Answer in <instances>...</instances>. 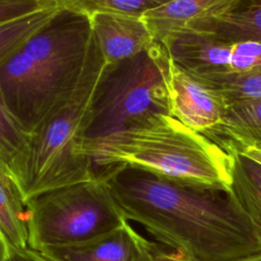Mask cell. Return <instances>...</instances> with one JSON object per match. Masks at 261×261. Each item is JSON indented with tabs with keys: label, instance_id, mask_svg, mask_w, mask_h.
<instances>
[{
	"label": "cell",
	"instance_id": "6",
	"mask_svg": "<svg viewBox=\"0 0 261 261\" xmlns=\"http://www.w3.org/2000/svg\"><path fill=\"white\" fill-rule=\"evenodd\" d=\"M25 204L29 248L38 252L84 243L128 222L98 174L39 194Z\"/></svg>",
	"mask_w": 261,
	"mask_h": 261
},
{
	"label": "cell",
	"instance_id": "19",
	"mask_svg": "<svg viewBox=\"0 0 261 261\" xmlns=\"http://www.w3.org/2000/svg\"><path fill=\"white\" fill-rule=\"evenodd\" d=\"M55 0H0V25L52 5Z\"/></svg>",
	"mask_w": 261,
	"mask_h": 261
},
{
	"label": "cell",
	"instance_id": "22",
	"mask_svg": "<svg viewBox=\"0 0 261 261\" xmlns=\"http://www.w3.org/2000/svg\"><path fill=\"white\" fill-rule=\"evenodd\" d=\"M237 153H240V154H243L245 156H247L248 158L256 161L257 163L261 164V149L257 148V147H254V146H250V147H247Z\"/></svg>",
	"mask_w": 261,
	"mask_h": 261
},
{
	"label": "cell",
	"instance_id": "4",
	"mask_svg": "<svg viewBox=\"0 0 261 261\" xmlns=\"http://www.w3.org/2000/svg\"><path fill=\"white\" fill-rule=\"evenodd\" d=\"M104 64L93 37L77 86L31 134L28 148L11 172L24 202L44 192L95 177L92 161L79 149L84 118Z\"/></svg>",
	"mask_w": 261,
	"mask_h": 261
},
{
	"label": "cell",
	"instance_id": "23",
	"mask_svg": "<svg viewBox=\"0 0 261 261\" xmlns=\"http://www.w3.org/2000/svg\"><path fill=\"white\" fill-rule=\"evenodd\" d=\"M234 261H261V251L257 252L255 254H252V255L240 258V259L234 260Z\"/></svg>",
	"mask_w": 261,
	"mask_h": 261
},
{
	"label": "cell",
	"instance_id": "18",
	"mask_svg": "<svg viewBox=\"0 0 261 261\" xmlns=\"http://www.w3.org/2000/svg\"><path fill=\"white\" fill-rule=\"evenodd\" d=\"M62 7L87 15L94 13L125 14L142 17L143 14L157 6L162 0H57Z\"/></svg>",
	"mask_w": 261,
	"mask_h": 261
},
{
	"label": "cell",
	"instance_id": "5",
	"mask_svg": "<svg viewBox=\"0 0 261 261\" xmlns=\"http://www.w3.org/2000/svg\"><path fill=\"white\" fill-rule=\"evenodd\" d=\"M168 60L166 49L154 42L129 58L105 63L84 118L82 142L118 133L153 114H169Z\"/></svg>",
	"mask_w": 261,
	"mask_h": 261
},
{
	"label": "cell",
	"instance_id": "3",
	"mask_svg": "<svg viewBox=\"0 0 261 261\" xmlns=\"http://www.w3.org/2000/svg\"><path fill=\"white\" fill-rule=\"evenodd\" d=\"M100 170L128 165L172 180L230 190L232 156L169 114H153L107 137L82 142Z\"/></svg>",
	"mask_w": 261,
	"mask_h": 261
},
{
	"label": "cell",
	"instance_id": "17",
	"mask_svg": "<svg viewBox=\"0 0 261 261\" xmlns=\"http://www.w3.org/2000/svg\"><path fill=\"white\" fill-rule=\"evenodd\" d=\"M198 81L216 92L227 108L237 104L261 102V72Z\"/></svg>",
	"mask_w": 261,
	"mask_h": 261
},
{
	"label": "cell",
	"instance_id": "8",
	"mask_svg": "<svg viewBox=\"0 0 261 261\" xmlns=\"http://www.w3.org/2000/svg\"><path fill=\"white\" fill-rule=\"evenodd\" d=\"M152 246L153 242L126 222L87 242L46 248L40 253L50 261H151Z\"/></svg>",
	"mask_w": 261,
	"mask_h": 261
},
{
	"label": "cell",
	"instance_id": "7",
	"mask_svg": "<svg viewBox=\"0 0 261 261\" xmlns=\"http://www.w3.org/2000/svg\"><path fill=\"white\" fill-rule=\"evenodd\" d=\"M169 115L191 129L203 134L217 125L227 106L213 90L178 66L169 57L166 71Z\"/></svg>",
	"mask_w": 261,
	"mask_h": 261
},
{
	"label": "cell",
	"instance_id": "9",
	"mask_svg": "<svg viewBox=\"0 0 261 261\" xmlns=\"http://www.w3.org/2000/svg\"><path fill=\"white\" fill-rule=\"evenodd\" d=\"M232 0L162 1L147 10L142 19L153 40L163 42L195 32L203 22L221 14Z\"/></svg>",
	"mask_w": 261,
	"mask_h": 261
},
{
	"label": "cell",
	"instance_id": "2",
	"mask_svg": "<svg viewBox=\"0 0 261 261\" xmlns=\"http://www.w3.org/2000/svg\"><path fill=\"white\" fill-rule=\"evenodd\" d=\"M59 5V4H58ZM93 39L90 16L59 5L56 13L0 64V92L30 135L73 92Z\"/></svg>",
	"mask_w": 261,
	"mask_h": 261
},
{
	"label": "cell",
	"instance_id": "12",
	"mask_svg": "<svg viewBox=\"0 0 261 261\" xmlns=\"http://www.w3.org/2000/svg\"><path fill=\"white\" fill-rule=\"evenodd\" d=\"M216 39L261 43V0H232L219 15L195 31Z\"/></svg>",
	"mask_w": 261,
	"mask_h": 261
},
{
	"label": "cell",
	"instance_id": "24",
	"mask_svg": "<svg viewBox=\"0 0 261 261\" xmlns=\"http://www.w3.org/2000/svg\"><path fill=\"white\" fill-rule=\"evenodd\" d=\"M6 254H7V247L0 237V261H5Z\"/></svg>",
	"mask_w": 261,
	"mask_h": 261
},
{
	"label": "cell",
	"instance_id": "25",
	"mask_svg": "<svg viewBox=\"0 0 261 261\" xmlns=\"http://www.w3.org/2000/svg\"><path fill=\"white\" fill-rule=\"evenodd\" d=\"M254 147H257V148L261 149V143H260V144H256V145H254Z\"/></svg>",
	"mask_w": 261,
	"mask_h": 261
},
{
	"label": "cell",
	"instance_id": "15",
	"mask_svg": "<svg viewBox=\"0 0 261 261\" xmlns=\"http://www.w3.org/2000/svg\"><path fill=\"white\" fill-rule=\"evenodd\" d=\"M31 135L27 133L8 109L0 92V169L11 174L23 156Z\"/></svg>",
	"mask_w": 261,
	"mask_h": 261
},
{
	"label": "cell",
	"instance_id": "20",
	"mask_svg": "<svg viewBox=\"0 0 261 261\" xmlns=\"http://www.w3.org/2000/svg\"><path fill=\"white\" fill-rule=\"evenodd\" d=\"M151 261H196L189 256L177 251H166L163 247L153 242L151 251Z\"/></svg>",
	"mask_w": 261,
	"mask_h": 261
},
{
	"label": "cell",
	"instance_id": "16",
	"mask_svg": "<svg viewBox=\"0 0 261 261\" xmlns=\"http://www.w3.org/2000/svg\"><path fill=\"white\" fill-rule=\"evenodd\" d=\"M59 9L58 1L41 10L0 25V64L27 39L40 30Z\"/></svg>",
	"mask_w": 261,
	"mask_h": 261
},
{
	"label": "cell",
	"instance_id": "11",
	"mask_svg": "<svg viewBox=\"0 0 261 261\" xmlns=\"http://www.w3.org/2000/svg\"><path fill=\"white\" fill-rule=\"evenodd\" d=\"M228 154L261 143V102L227 108L223 119L202 134Z\"/></svg>",
	"mask_w": 261,
	"mask_h": 261
},
{
	"label": "cell",
	"instance_id": "1",
	"mask_svg": "<svg viewBox=\"0 0 261 261\" xmlns=\"http://www.w3.org/2000/svg\"><path fill=\"white\" fill-rule=\"evenodd\" d=\"M96 174L127 221L196 261H234L261 251V229L230 190L182 184L128 165Z\"/></svg>",
	"mask_w": 261,
	"mask_h": 261
},
{
	"label": "cell",
	"instance_id": "21",
	"mask_svg": "<svg viewBox=\"0 0 261 261\" xmlns=\"http://www.w3.org/2000/svg\"><path fill=\"white\" fill-rule=\"evenodd\" d=\"M5 261H50L40 252L27 249H10L7 248Z\"/></svg>",
	"mask_w": 261,
	"mask_h": 261
},
{
	"label": "cell",
	"instance_id": "14",
	"mask_svg": "<svg viewBox=\"0 0 261 261\" xmlns=\"http://www.w3.org/2000/svg\"><path fill=\"white\" fill-rule=\"evenodd\" d=\"M230 191L251 220L261 229V164L233 153Z\"/></svg>",
	"mask_w": 261,
	"mask_h": 261
},
{
	"label": "cell",
	"instance_id": "13",
	"mask_svg": "<svg viewBox=\"0 0 261 261\" xmlns=\"http://www.w3.org/2000/svg\"><path fill=\"white\" fill-rule=\"evenodd\" d=\"M0 237L7 248H29L27 204L12 175L0 169Z\"/></svg>",
	"mask_w": 261,
	"mask_h": 261
},
{
	"label": "cell",
	"instance_id": "10",
	"mask_svg": "<svg viewBox=\"0 0 261 261\" xmlns=\"http://www.w3.org/2000/svg\"><path fill=\"white\" fill-rule=\"evenodd\" d=\"M90 19L94 40L105 63L129 58L155 42L142 17L94 13L90 15Z\"/></svg>",
	"mask_w": 261,
	"mask_h": 261
}]
</instances>
